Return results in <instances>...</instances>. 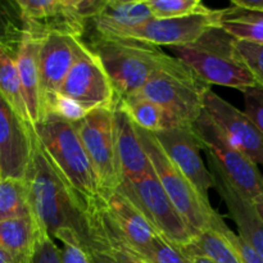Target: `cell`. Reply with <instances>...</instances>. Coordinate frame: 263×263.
Returning a JSON list of instances; mask_svg holds the SVG:
<instances>
[{
	"label": "cell",
	"mask_w": 263,
	"mask_h": 263,
	"mask_svg": "<svg viewBox=\"0 0 263 263\" xmlns=\"http://www.w3.org/2000/svg\"><path fill=\"white\" fill-rule=\"evenodd\" d=\"M117 190L127 195L145 215L157 233L181 248L193 243L198 234L187 225L163 186L151 172L135 180H123Z\"/></svg>",
	"instance_id": "52a82bcc"
},
{
	"label": "cell",
	"mask_w": 263,
	"mask_h": 263,
	"mask_svg": "<svg viewBox=\"0 0 263 263\" xmlns=\"http://www.w3.org/2000/svg\"><path fill=\"white\" fill-rule=\"evenodd\" d=\"M154 18H176L203 12L208 8L200 0H148Z\"/></svg>",
	"instance_id": "83f0119b"
},
{
	"label": "cell",
	"mask_w": 263,
	"mask_h": 263,
	"mask_svg": "<svg viewBox=\"0 0 263 263\" xmlns=\"http://www.w3.org/2000/svg\"><path fill=\"white\" fill-rule=\"evenodd\" d=\"M31 216L25 180L0 177V221Z\"/></svg>",
	"instance_id": "4316f807"
},
{
	"label": "cell",
	"mask_w": 263,
	"mask_h": 263,
	"mask_svg": "<svg viewBox=\"0 0 263 263\" xmlns=\"http://www.w3.org/2000/svg\"><path fill=\"white\" fill-rule=\"evenodd\" d=\"M102 199L110 220L131 251L146 262L153 240L158 235L140 208L120 190L102 192Z\"/></svg>",
	"instance_id": "e0dca14e"
},
{
	"label": "cell",
	"mask_w": 263,
	"mask_h": 263,
	"mask_svg": "<svg viewBox=\"0 0 263 263\" xmlns=\"http://www.w3.org/2000/svg\"><path fill=\"white\" fill-rule=\"evenodd\" d=\"M0 263H14L13 259L10 258L9 254L0 247Z\"/></svg>",
	"instance_id": "ab89813d"
},
{
	"label": "cell",
	"mask_w": 263,
	"mask_h": 263,
	"mask_svg": "<svg viewBox=\"0 0 263 263\" xmlns=\"http://www.w3.org/2000/svg\"><path fill=\"white\" fill-rule=\"evenodd\" d=\"M221 28L236 40L263 45V13L246 12L233 7L226 9Z\"/></svg>",
	"instance_id": "484cf974"
},
{
	"label": "cell",
	"mask_w": 263,
	"mask_h": 263,
	"mask_svg": "<svg viewBox=\"0 0 263 263\" xmlns=\"http://www.w3.org/2000/svg\"><path fill=\"white\" fill-rule=\"evenodd\" d=\"M226 9H210L176 18H152L125 37L156 46H186L197 43L213 28L221 27Z\"/></svg>",
	"instance_id": "30bf717a"
},
{
	"label": "cell",
	"mask_w": 263,
	"mask_h": 263,
	"mask_svg": "<svg viewBox=\"0 0 263 263\" xmlns=\"http://www.w3.org/2000/svg\"><path fill=\"white\" fill-rule=\"evenodd\" d=\"M190 259H192V263H215L212 259L204 256H192Z\"/></svg>",
	"instance_id": "f35d334b"
},
{
	"label": "cell",
	"mask_w": 263,
	"mask_h": 263,
	"mask_svg": "<svg viewBox=\"0 0 263 263\" xmlns=\"http://www.w3.org/2000/svg\"><path fill=\"white\" fill-rule=\"evenodd\" d=\"M41 235L32 216L0 221V247L14 263H31Z\"/></svg>",
	"instance_id": "7402d4cb"
},
{
	"label": "cell",
	"mask_w": 263,
	"mask_h": 263,
	"mask_svg": "<svg viewBox=\"0 0 263 263\" xmlns=\"http://www.w3.org/2000/svg\"><path fill=\"white\" fill-rule=\"evenodd\" d=\"M146 263H192V259L181 247L175 246L158 234L152 243Z\"/></svg>",
	"instance_id": "f546056e"
},
{
	"label": "cell",
	"mask_w": 263,
	"mask_h": 263,
	"mask_svg": "<svg viewBox=\"0 0 263 263\" xmlns=\"http://www.w3.org/2000/svg\"><path fill=\"white\" fill-rule=\"evenodd\" d=\"M207 163L212 175L213 186L225 203L229 216L238 228L239 235L263 259V222L254 210L253 203L235 189L210 153H207Z\"/></svg>",
	"instance_id": "ac0fdd59"
},
{
	"label": "cell",
	"mask_w": 263,
	"mask_h": 263,
	"mask_svg": "<svg viewBox=\"0 0 263 263\" xmlns=\"http://www.w3.org/2000/svg\"><path fill=\"white\" fill-rule=\"evenodd\" d=\"M80 39L63 33H49L41 40L39 54L43 118L49 105L58 95L81 49Z\"/></svg>",
	"instance_id": "9a60e30c"
},
{
	"label": "cell",
	"mask_w": 263,
	"mask_h": 263,
	"mask_svg": "<svg viewBox=\"0 0 263 263\" xmlns=\"http://www.w3.org/2000/svg\"><path fill=\"white\" fill-rule=\"evenodd\" d=\"M210 85L179 59L157 72L133 97L159 105L177 125L192 126L204 110Z\"/></svg>",
	"instance_id": "5b68a950"
},
{
	"label": "cell",
	"mask_w": 263,
	"mask_h": 263,
	"mask_svg": "<svg viewBox=\"0 0 263 263\" xmlns=\"http://www.w3.org/2000/svg\"><path fill=\"white\" fill-rule=\"evenodd\" d=\"M208 85L233 87L240 91L258 86L248 67L234 50V37L221 27L213 28L192 45L171 48Z\"/></svg>",
	"instance_id": "277c9868"
},
{
	"label": "cell",
	"mask_w": 263,
	"mask_h": 263,
	"mask_svg": "<svg viewBox=\"0 0 263 263\" xmlns=\"http://www.w3.org/2000/svg\"><path fill=\"white\" fill-rule=\"evenodd\" d=\"M31 263H61L59 248L53 239L41 235Z\"/></svg>",
	"instance_id": "d590c367"
},
{
	"label": "cell",
	"mask_w": 263,
	"mask_h": 263,
	"mask_svg": "<svg viewBox=\"0 0 263 263\" xmlns=\"http://www.w3.org/2000/svg\"><path fill=\"white\" fill-rule=\"evenodd\" d=\"M252 203H253L254 210H256V212L258 213L259 218H261L262 222H263V194L259 195L258 198H256V199H254Z\"/></svg>",
	"instance_id": "74e56055"
},
{
	"label": "cell",
	"mask_w": 263,
	"mask_h": 263,
	"mask_svg": "<svg viewBox=\"0 0 263 263\" xmlns=\"http://www.w3.org/2000/svg\"><path fill=\"white\" fill-rule=\"evenodd\" d=\"M115 136L122 181L139 179L153 170L135 123L117 102L115 105Z\"/></svg>",
	"instance_id": "d6986e66"
},
{
	"label": "cell",
	"mask_w": 263,
	"mask_h": 263,
	"mask_svg": "<svg viewBox=\"0 0 263 263\" xmlns=\"http://www.w3.org/2000/svg\"><path fill=\"white\" fill-rule=\"evenodd\" d=\"M241 92L246 105L244 112L263 134V89L261 86H254L243 90Z\"/></svg>",
	"instance_id": "e575fe53"
},
{
	"label": "cell",
	"mask_w": 263,
	"mask_h": 263,
	"mask_svg": "<svg viewBox=\"0 0 263 263\" xmlns=\"http://www.w3.org/2000/svg\"><path fill=\"white\" fill-rule=\"evenodd\" d=\"M216 231L221 234L229 243L231 244L235 252L238 253V256L240 257L241 262L243 263H263V259L259 257V254L241 238L239 234H235L230 228H228V225L225 223V221L220 223L216 229Z\"/></svg>",
	"instance_id": "836d02e7"
},
{
	"label": "cell",
	"mask_w": 263,
	"mask_h": 263,
	"mask_svg": "<svg viewBox=\"0 0 263 263\" xmlns=\"http://www.w3.org/2000/svg\"><path fill=\"white\" fill-rule=\"evenodd\" d=\"M90 263H146L140 257L126 249L104 247L86 251Z\"/></svg>",
	"instance_id": "1f68e13d"
},
{
	"label": "cell",
	"mask_w": 263,
	"mask_h": 263,
	"mask_svg": "<svg viewBox=\"0 0 263 263\" xmlns=\"http://www.w3.org/2000/svg\"><path fill=\"white\" fill-rule=\"evenodd\" d=\"M118 104L127 112L138 127L149 133H159L167 128L177 127L176 122L159 105L139 97H130L117 100Z\"/></svg>",
	"instance_id": "cb8c5ba5"
},
{
	"label": "cell",
	"mask_w": 263,
	"mask_h": 263,
	"mask_svg": "<svg viewBox=\"0 0 263 263\" xmlns=\"http://www.w3.org/2000/svg\"><path fill=\"white\" fill-rule=\"evenodd\" d=\"M170 161L189 179L200 197L210 203L213 179L204 164L200 151L203 146L192 126H177L154 134Z\"/></svg>",
	"instance_id": "4fadbf2b"
},
{
	"label": "cell",
	"mask_w": 263,
	"mask_h": 263,
	"mask_svg": "<svg viewBox=\"0 0 263 263\" xmlns=\"http://www.w3.org/2000/svg\"><path fill=\"white\" fill-rule=\"evenodd\" d=\"M182 251L189 257L204 256L215 263H243L231 244L216 230L199 233L192 244Z\"/></svg>",
	"instance_id": "d4e9b609"
},
{
	"label": "cell",
	"mask_w": 263,
	"mask_h": 263,
	"mask_svg": "<svg viewBox=\"0 0 263 263\" xmlns=\"http://www.w3.org/2000/svg\"><path fill=\"white\" fill-rule=\"evenodd\" d=\"M25 182L31 216L41 234L54 240L61 231L72 230L77 234L82 249H85L90 239L87 203L54 168L35 130Z\"/></svg>",
	"instance_id": "6da1fadb"
},
{
	"label": "cell",
	"mask_w": 263,
	"mask_h": 263,
	"mask_svg": "<svg viewBox=\"0 0 263 263\" xmlns=\"http://www.w3.org/2000/svg\"><path fill=\"white\" fill-rule=\"evenodd\" d=\"M33 125H26L0 94V177L25 180Z\"/></svg>",
	"instance_id": "2e32d148"
},
{
	"label": "cell",
	"mask_w": 263,
	"mask_h": 263,
	"mask_svg": "<svg viewBox=\"0 0 263 263\" xmlns=\"http://www.w3.org/2000/svg\"><path fill=\"white\" fill-rule=\"evenodd\" d=\"M152 18L154 17L148 0H105L102 10L92 21L98 36L125 37L130 31L145 25Z\"/></svg>",
	"instance_id": "44dd1931"
},
{
	"label": "cell",
	"mask_w": 263,
	"mask_h": 263,
	"mask_svg": "<svg viewBox=\"0 0 263 263\" xmlns=\"http://www.w3.org/2000/svg\"><path fill=\"white\" fill-rule=\"evenodd\" d=\"M204 110L234 146L263 166V134L256 123L212 90L204 97Z\"/></svg>",
	"instance_id": "5bb4252c"
},
{
	"label": "cell",
	"mask_w": 263,
	"mask_h": 263,
	"mask_svg": "<svg viewBox=\"0 0 263 263\" xmlns=\"http://www.w3.org/2000/svg\"><path fill=\"white\" fill-rule=\"evenodd\" d=\"M58 94L74 100L89 112L99 107H115L117 102L104 67L84 43Z\"/></svg>",
	"instance_id": "8fae6325"
},
{
	"label": "cell",
	"mask_w": 263,
	"mask_h": 263,
	"mask_svg": "<svg viewBox=\"0 0 263 263\" xmlns=\"http://www.w3.org/2000/svg\"><path fill=\"white\" fill-rule=\"evenodd\" d=\"M43 39H37L22 31L14 51L15 64L20 73L26 107L33 126L43 120V100H41L40 68L39 54Z\"/></svg>",
	"instance_id": "ffe728a7"
},
{
	"label": "cell",
	"mask_w": 263,
	"mask_h": 263,
	"mask_svg": "<svg viewBox=\"0 0 263 263\" xmlns=\"http://www.w3.org/2000/svg\"><path fill=\"white\" fill-rule=\"evenodd\" d=\"M33 130L51 164L67 184L86 203L100 197L99 180L74 123L49 113Z\"/></svg>",
	"instance_id": "3957f363"
},
{
	"label": "cell",
	"mask_w": 263,
	"mask_h": 263,
	"mask_svg": "<svg viewBox=\"0 0 263 263\" xmlns=\"http://www.w3.org/2000/svg\"><path fill=\"white\" fill-rule=\"evenodd\" d=\"M234 50L263 89V45L234 39Z\"/></svg>",
	"instance_id": "f1b7e54d"
},
{
	"label": "cell",
	"mask_w": 263,
	"mask_h": 263,
	"mask_svg": "<svg viewBox=\"0 0 263 263\" xmlns=\"http://www.w3.org/2000/svg\"><path fill=\"white\" fill-rule=\"evenodd\" d=\"M192 127L203 151L213 157L223 175L240 194L251 202L263 194V175L258 166L229 141L205 110Z\"/></svg>",
	"instance_id": "ba28073f"
},
{
	"label": "cell",
	"mask_w": 263,
	"mask_h": 263,
	"mask_svg": "<svg viewBox=\"0 0 263 263\" xmlns=\"http://www.w3.org/2000/svg\"><path fill=\"white\" fill-rule=\"evenodd\" d=\"M92 164L102 192L117 190L122 182L115 136V107H99L73 122Z\"/></svg>",
	"instance_id": "9c48e42d"
},
{
	"label": "cell",
	"mask_w": 263,
	"mask_h": 263,
	"mask_svg": "<svg viewBox=\"0 0 263 263\" xmlns=\"http://www.w3.org/2000/svg\"><path fill=\"white\" fill-rule=\"evenodd\" d=\"M14 4L22 31L37 39L49 33L80 39L89 22L79 10L77 0H17Z\"/></svg>",
	"instance_id": "7c38bea8"
},
{
	"label": "cell",
	"mask_w": 263,
	"mask_h": 263,
	"mask_svg": "<svg viewBox=\"0 0 263 263\" xmlns=\"http://www.w3.org/2000/svg\"><path fill=\"white\" fill-rule=\"evenodd\" d=\"M55 239L62 243V249H59L61 263H90L76 233L72 230H63L57 234Z\"/></svg>",
	"instance_id": "4dcf8cb0"
},
{
	"label": "cell",
	"mask_w": 263,
	"mask_h": 263,
	"mask_svg": "<svg viewBox=\"0 0 263 263\" xmlns=\"http://www.w3.org/2000/svg\"><path fill=\"white\" fill-rule=\"evenodd\" d=\"M22 30L18 31L14 23L10 21L8 12L3 3H0V44H8V45L17 46L20 41Z\"/></svg>",
	"instance_id": "8d00e7d4"
},
{
	"label": "cell",
	"mask_w": 263,
	"mask_h": 263,
	"mask_svg": "<svg viewBox=\"0 0 263 263\" xmlns=\"http://www.w3.org/2000/svg\"><path fill=\"white\" fill-rule=\"evenodd\" d=\"M136 130L157 179L187 225L197 234L216 230L223 221L222 216L200 197L189 179L170 161L153 133L138 126Z\"/></svg>",
	"instance_id": "8992f818"
},
{
	"label": "cell",
	"mask_w": 263,
	"mask_h": 263,
	"mask_svg": "<svg viewBox=\"0 0 263 263\" xmlns=\"http://www.w3.org/2000/svg\"><path fill=\"white\" fill-rule=\"evenodd\" d=\"M49 113L59 116V117L64 118L69 122H79L80 120L86 117L90 112L74 100L58 94L46 110V115H49Z\"/></svg>",
	"instance_id": "d6a6232c"
},
{
	"label": "cell",
	"mask_w": 263,
	"mask_h": 263,
	"mask_svg": "<svg viewBox=\"0 0 263 263\" xmlns=\"http://www.w3.org/2000/svg\"><path fill=\"white\" fill-rule=\"evenodd\" d=\"M15 48L17 46L0 44V94L26 125H32L26 107L22 84L15 64Z\"/></svg>",
	"instance_id": "603a6c76"
},
{
	"label": "cell",
	"mask_w": 263,
	"mask_h": 263,
	"mask_svg": "<svg viewBox=\"0 0 263 263\" xmlns=\"http://www.w3.org/2000/svg\"><path fill=\"white\" fill-rule=\"evenodd\" d=\"M85 45L99 58L117 100L135 95L157 72L176 59L163 53L158 46L131 39L97 35L91 43Z\"/></svg>",
	"instance_id": "7a4b0ae2"
}]
</instances>
